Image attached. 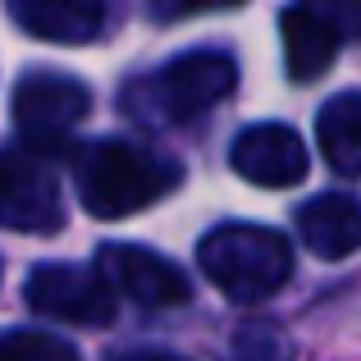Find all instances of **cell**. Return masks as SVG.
Instances as JSON below:
<instances>
[{
  "instance_id": "8",
  "label": "cell",
  "mask_w": 361,
  "mask_h": 361,
  "mask_svg": "<svg viewBox=\"0 0 361 361\" xmlns=\"http://www.w3.org/2000/svg\"><path fill=\"white\" fill-rule=\"evenodd\" d=\"M0 224L18 233H55L64 224L55 178L14 151H0Z\"/></svg>"
},
{
  "instance_id": "16",
  "label": "cell",
  "mask_w": 361,
  "mask_h": 361,
  "mask_svg": "<svg viewBox=\"0 0 361 361\" xmlns=\"http://www.w3.org/2000/svg\"><path fill=\"white\" fill-rule=\"evenodd\" d=\"M147 5H151V18L174 23V18H192V14H206V9H233L243 0H147Z\"/></svg>"
},
{
  "instance_id": "6",
  "label": "cell",
  "mask_w": 361,
  "mask_h": 361,
  "mask_svg": "<svg viewBox=\"0 0 361 361\" xmlns=\"http://www.w3.org/2000/svg\"><path fill=\"white\" fill-rule=\"evenodd\" d=\"M97 270L106 274V283L123 298H133L137 307L165 311V307H183L192 298V283L174 261H165L160 252L137 243H106L97 252Z\"/></svg>"
},
{
  "instance_id": "10",
  "label": "cell",
  "mask_w": 361,
  "mask_h": 361,
  "mask_svg": "<svg viewBox=\"0 0 361 361\" xmlns=\"http://www.w3.org/2000/svg\"><path fill=\"white\" fill-rule=\"evenodd\" d=\"M298 233L320 261H343L361 247V206L343 192H320L298 211Z\"/></svg>"
},
{
  "instance_id": "2",
  "label": "cell",
  "mask_w": 361,
  "mask_h": 361,
  "mask_svg": "<svg viewBox=\"0 0 361 361\" xmlns=\"http://www.w3.org/2000/svg\"><path fill=\"white\" fill-rule=\"evenodd\" d=\"M197 265L229 302H265L293 279V247L265 224H215L197 243Z\"/></svg>"
},
{
  "instance_id": "9",
  "label": "cell",
  "mask_w": 361,
  "mask_h": 361,
  "mask_svg": "<svg viewBox=\"0 0 361 361\" xmlns=\"http://www.w3.org/2000/svg\"><path fill=\"white\" fill-rule=\"evenodd\" d=\"M23 32L55 46H82L106 27L110 0H5Z\"/></svg>"
},
{
  "instance_id": "4",
  "label": "cell",
  "mask_w": 361,
  "mask_h": 361,
  "mask_svg": "<svg viewBox=\"0 0 361 361\" xmlns=\"http://www.w3.org/2000/svg\"><path fill=\"white\" fill-rule=\"evenodd\" d=\"M87 110L92 92L60 69H32L14 87V128L32 151H60Z\"/></svg>"
},
{
  "instance_id": "12",
  "label": "cell",
  "mask_w": 361,
  "mask_h": 361,
  "mask_svg": "<svg viewBox=\"0 0 361 361\" xmlns=\"http://www.w3.org/2000/svg\"><path fill=\"white\" fill-rule=\"evenodd\" d=\"M316 142L334 174L361 178V92H338L320 106Z\"/></svg>"
},
{
  "instance_id": "3",
  "label": "cell",
  "mask_w": 361,
  "mask_h": 361,
  "mask_svg": "<svg viewBox=\"0 0 361 361\" xmlns=\"http://www.w3.org/2000/svg\"><path fill=\"white\" fill-rule=\"evenodd\" d=\"M233 87H238V60L229 51H188L178 60H169L142 87V106L133 115H147L160 123L197 119L202 110L233 97Z\"/></svg>"
},
{
  "instance_id": "17",
  "label": "cell",
  "mask_w": 361,
  "mask_h": 361,
  "mask_svg": "<svg viewBox=\"0 0 361 361\" xmlns=\"http://www.w3.org/2000/svg\"><path fill=\"white\" fill-rule=\"evenodd\" d=\"M115 361H183L174 353H160V348H137V353H119Z\"/></svg>"
},
{
  "instance_id": "11",
  "label": "cell",
  "mask_w": 361,
  "mask_h": 361,
  "mask_svg": "<svg viewBox=\"0 0 361 361\" xmlns=\"http://www.w3.org/2000/svg\"><path fill=\"white\" fill-rule=\"evenodd\" d=\"M279 32H283V64H288L293 82H316L334 64L338 46H343V37L334 27L320 23L316 14H307L302 5L279 14Z\"/></svg>"
},
{
  "instance_id": "14",
  "label": "cell",
  "mask_w": 361,
  "mask_h": 361,
  "mask_svg": "<svg viewBox=\"0 0 361 361\" xmlns=\"http://www.w3.org/2000/svg\"><path fill=\"white\" fill-rule=\"evenodd\" d=\"M229 361H293V343L279 325L256 320V325H243L238 334H233Z\"/></svg>"
},
{
  "instance_id": "7",
  "label": "cell",
  "mask_w": 361,
  "mask_h": 361,
  "mask_svg": "<svg viewBox=\"0 0 361 361\" xmlns=\"http://www.w3.org/2000/svg\"><path fill=\"white\" fill-rule=\"evenodd\" d=\"M229 165L238 178H247L256 188H293L307 178L311 156H307V142L298 137V128H288V123H252V128H243L233 137Z\"/></svg>"
},
{
  "instance_id": "5",
  "label": "cell",
  "mask_w": 361,
  "mask_h": 361,
  "mask_svg": "<svg viewBox=\"0 0 361 361\" xmlns=\"http://www.w3.org/2000/svg\"><path fill=\"white\" fill-rule=\"evenodd\" d=\"M23 302L46 320L64 325H110L119 311V293L106 283L97 265H37L23 283Z\"/></svg>"
},
{
  "instance_id": "13",
  "label": "cell",
  "mask_w": 361,
  "mask_h": 361,
  "mask_svg": "<svg viewBox=\"0 0 361 361\" xmlns=\"http://www.w3.org/2000/svg\"><path fill=\"white\" fill-rule=\"evenodd\" d=\"M0 361H82V357L69 338L51 334V329H5Z\"/></svg>"
},
{
  "instance_id": "1",
  "label": "cell",
  "mask_w": 361,
  "mask_h": 361,
  "mask_svg": "<svg viewBox=\"0 0 361 361\" xmlns=\"http://www.w3.org/2000/svg\"><path fill=\"white\" fill-rule=\"evenodd\" d=\"M183 183V165L128 137L92 142L78 156V202L97 220H123L147 211Z\"/></svg>"
},
{
  "instance_id": "15",
  "label": "cell",
  "mask_w": 361,
  "mask_h": 361,
  "mask_svg": "<svg viewBox=\"0 0 361 361\" xmlns=\"http://www.w3.org/2000/svg\"><path fill=\"white\" fill-rule=\"evenodd\" d=\"M302 9L316 14L320 23H329L338 37H348V32L361 27V0H302Z\"/></svg>"
}]
</instances>
